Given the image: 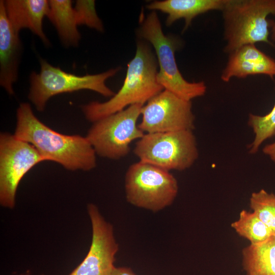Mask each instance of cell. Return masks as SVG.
Returning <instances> with one entry per match:
<instances>
[{"mask_svg": "<svg viewBox=\"0 0 275 275\" xmlns=\"http://www.w3.org/2000/svg\"><path fill=\"white\" fill-rule=\"evenodd\" d=\"M16 116L14 134L33 145L45 160L56 162L71 171H88L96 166V153L86 136L52 130L36 117L28 103L19 105Z\"/></svg>", "mask_w": 275, "mask_h": 275, "instance_id": "cell-1", "label": "cell"}, {"mask_svg": "<svg viewBox=\"0 0 275 275\" xmlns=\"http://www.w3.org/2000/svg\"><path fill=\"white\" fill-rule=\"evenodd\" d=\"M158 66L151 48L144 41H139L135 56L127 65L122 87L107 101H92L83 105L86 118L94 123L131 105H145L164 90L157 81Z\"/></svg>", "mask_w": 275, "mask_h": 275, "instance_id": "cell-2", "label": "cell"}, {"mask_svg": "<svg viewBox=\"0 0 275 275\" xmlns=\"http://www.w3.org/2000/svg\"><path fill=\"white\" fill-rule=\"evenodd\" d=\"M222 11L225 52L260 42L272 45L267 17L275 15V0H226Z\"/></svg>", "mask_w": 275, "mask_h": 275, "instance_id": "cell-3", "label": "cell"}, {"mask_svg": "<svg viewBox=\"0 0 275 275\" xmlns=\"http://www.w3.org/2000/svg\"><path fill=\"white\" fill-rule=\"evenodd\" d=\"M140 20L138 34L152 45L157 57L158 82L164 90L188 101L204 95L206 86L203 81L188 82L180 72L175 57L180 43L173 36L164 34L156 11H152L145 18L141 17Z\"/></svg>", "mask_w": 275, "mask_h": 275, "instance_id": "cell-4", "label": "cell"}, {"mask_svg": "<svg viewBox=\"0 0 275 275\" xmlns=\"http://www.w3.org/2000/svg\"><path fill=\"white\" fill-rule=\"evenodd\" d=\"M40 72L33 71L30 74L28 95L29 100L38 111L42 112L48 100L59 94L90 90L106 97H112L115 94L105 82L116 75L120 67L99 74L80 76L66 72L43 59L40 60Z\"/></svg>", "mask_w": 275, "mask_h": 275, "instance_id": "cell-5", "label": "cell"}, {"mask_svg": "<svg viewBox=\"0 0 275 275\" xmlns=\"http://www.w3.org/2000/svg\"><path fill=\"white\" fill-rule=\"evenodd\" d=\"M125 190L129 203L157 212L173 203L178 184L170 171L139 161L130 165L126 172Z\"/></svg>", "mask_w": 275, "mask_h": 275, "instance_id": "cell-6", "label": "cell"}, {"mask_svg": "<svg viewBox=\"0 0 275 275\" xmlns=\"http://www.w3.org/2000/svg\"><path fill=\"white\" fill-rule=\"evenodd\" d=\"M133 152L140 161L167 171H183L191 167L199 152L193 130L145 133Z\"/></svg>", "mask_w": 275, "mask_h": 275, "instance_id": "cell-7", "label": "cell"}, {"mask_svg": "<svg viewBox=\"0 0 275 275\" xmlns=\"http://www.w3.org/2000/svg\"><path fill=\"white\" fill-rule=\"evenodd\" d=\"M143 106L131 105L94 122L86 137L96 154L112 159L128 154L130 144L145 134L137 124Z\"/></svg>", "mask_w": 275, "mask_h": 275, "instance_id": "cell-8", "label": "cell"}, {"mask_svg": "<svg viewBox=\"0 0 275 275\" xmlns=\"http://www.w3.org/2000/svg\"><path fill=\"white\" fill-rule=\"evenodd\" d=\"M46 161L30 143L14 134L0 136V204L5 208L15 206L16 194L23 176L35 165Z\"/></svg>", "mask_w": 275, "mask_h": 275, "instance_id": "cell-9", "label": "cell"}, {"mask_svg": "<svg viewBox=\"0 0 275 275\" xmlns=\"http://www.w3.org/2000/svg\"><path fill=\"white\" fill-rule=\"evenodd\" d=\"M138 124L145 133L172 132L195 128L191 101L163 90L144 105Z\"/></svg>", "mask_w": 275, "mask_h": 275, "instance_id": "cell-10", "label": "cell"}, {"mask_svg": "<svg viewBox=\"0 0 275 275\" xmlns=\"http://www.w3.org/2000/svg\"><path fill=\"white\" fill-rule=\"evenodd\" d=\"M87 211L92 233L90 249L81 263L69 275H113L119 250L113 226L95 204H89Z\"/></svg>", "mask_w": 275, "mask_h": 275, "instance_id": "cell-11", "label": "cell"}, {"mask_svg": "<svg viewBox=\"0 0 275 275\" xmlns=\"http://www.w3.org/2000/svg\"><path fill=\"white\" fill-rule=\"evenodd\" d=\"M22 51L19 34L8 18L3 0L0 1V85L10 95L14 93L13 85L17 80Z\"/></svg>", "mask_w": 275, "mask_h": 275, "instance_id": "cell-12", "label": "cell"}, {"mask_svg": "<svg viewBox=\"0 0 275 275\" xmlns=\"http://www.w3.org/2000/svg\"><path fill=\"white\" fill-rule=\"evenodd\" d=\"M265 74L275 76V60L258 49L255 44L243 46L230 53L221 79L228 82L232 77Z\"/></svg>", "mask_w": 275, "mask_h": 275, "instance_id": "cell-13", "label": "cell"}, {"mask_svg": "<svg viewBox=\"0 0 275 275\" xmlns=\"http://www.w3.org/2000/svg\"><path fill=\"white\" fill-rule=\"evenodd\" d=\"M4 2L9 21L17 34L22 29H28L44 44H50L43 29V19L49 12V1L6 0Z\"/></svg>", "mask_w": 275, "mask_h": 275, "instance_id": "cell-14", "label": "cell"}, {"mask_svg": "<svg viewBox=\"0 0 275 275\" xmlns=\"http://www.w3.org/2000/svg\"><path fill=\"white\" fill-rule=\"evenodd\" d=\"M226 0H165L151 3L146 8L168 14L166 24L171 25L176 20L183 18L184 31L197 16L211 10H222Z\"/></svg>", "mask_w": 275, "mask_h": 275, "instance_id": "cell-15", "label": "cell"}, {"mask_svg": "<svg viewBox=\"0 0 275 275\" xmlns=\"http://www.w3.org/2000/svg\"><path fill=\"white\" fill-rule=\"evenodd\" d=\"M49 4L47 17L54 26L62 43L66 47L77 46L81 35L77 29L72 1L50 0Z\"/></svg>", "mask_w": 275, "mask_h": 275, "instance_id": "cell-16", "label": "cell"}, {"mask_svg": "<svg viewBox=\"0 0 275 275\" xmlns=\"http://www.w3.org/2000/svg\"><path fill=\"white\" fill-rule=\"evenodd\" d=\"M247 275H275V235L266 240L250 244L242 252Z\"/></svg>", "mask_w": 275, "mask_h": 275, "instance_id": "cell-17", "label": "cell"}, {"mask_svg": "<svg viewBox=\"0 0 275 275\" xmlns=\"http://www.w3.org/2000/svg\"><path fill=\"white\" fill-rule=\"evenodd\" d=\"M231 227L241 237L249 240L251 244L264 241L275 233L253 212L242 210L238 219Z\"/></svg>", "mask_w": 275, "mask_h": 275, "instance_id": "cell-18", "label": "cell"}, {"mask_svg": "<svg viewBox=\"0 0 275 275\" xmlns=\"http://www.w3.org/2000/svg\"><path fill=\"white\" fill-rule=\"evenodd\" d=\"M248 125L255 134L253 142L249 146V153H257L265 140L275 135V103L271 111L264 116L250 114Z\"/></svg>", "mask_w": 275, "mask_h": 275, "instance_id": "cell-19", "label": "cell"}, {"mask_svg": "<svg viewBox=\"0 0 275 275\" xmlns=\"http://www.w3.org/2000/svg\"><path fill=\"white\" fill-rule=\"evenodd\" d=\"M250 206L253 212L275 233V195L261 189L252 194Z\"/></svg>", "mask_w": 275, "mask_h": 275, "instance_id": "cell-20", "label": "cell"}, {"mask_svg": "<svg viewBox=\"0 0 275 275\" xmlns=\"http://www.w3.org/2000/svg\"><path fill=\"white\" fill-rule=\"evenodd\" d=\"M77 25H85L99 32L104 27L95 9V1L77 0L73 7Z\"/></svg>", "mask_w": 275, "mask_h": 275, "instance_id": "cell-21", "label": "cell"}, {"mask_svg": "<svg viewBox=\"0 0 275 275\" xmlns=\"http://www.w3.org/2000/svg\"><path fill=\"white\" fill-rule=\"evenodd\" d=\"M262 151L264 154L268 156L273 162H275V142L264 146Z\"/></svg>", "mask_w": 275, "mask_h": 275, "instance_id": "cell-22", "label": "cell"}, {"mask_svg": "<svg viewBox=\"0 0 275 275\" xmlns=\"http://www.w3.org/2000/svg\"><path fill=\"white\" fill-rule=\"evenodd\" d=\"M113 275H135V274L129 268L115 267Z\"/></svg>", "mask_w": 275, "mask_h": 275, "instance_id": "cell-23", "label": "cell"}, {"mask_svg": "<svg viewBox=\"0 0 275 275\" xmlns=\"http://www.w3.org/2000/svg\"><path fill=\"white\" fill-rule=\"evenodd\" d=\"M270 41L272 46H275V22L272 26L270 36Z\"/></svg>", "mask_w": 275, "mask_h": 275, "instance_id": "cell-24", "label": "cell"}, {"mask_svg": "<svg viewBox=\"0 0 275 275\" xmlns=\"http://www.w3.org/2000/svg\"><path fill=\"white\" fill-rule=\"evenodd\" d=\"M42 275H43V274H42Z\"/></svg>", "mask_w": 275, "mask_h": 275, "instance_id": "cell-25", "label": "cell"}]
</instances>
